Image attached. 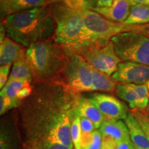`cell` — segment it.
<instances>
[{"label":"cell","mask_w":149,"mask_h":149,"mask_svg":"<svg viewBox=\"0 0 149 149\" xmlns=\"http://www.w3.org/2000/svg\"><path fill=\"white\" fill-rule=\"evenodd\" d=\"M148 6H149V0H148V4H147Z\"/></svg>","instance_id":"39"},{"label":"cell","mask_w":149,"mask_h":149,"mask_svg":"<svg viewBox=\"0 0 149 149\" xmlns=\"http://www.w3.org/2000/svg\"><path fill=\"white\" fill-rule=\"evenodd\" d=\"M115 90L118 97L127 102L130 109H138L139 97L133 84L119 83Z\"/></svg>","instance_id":"18"},{"label":"cell","mask_w":149,"mask_h":149,"mask_svg":"<svg viewBox=\"0 0 149 149\" xmlns=\"http://www.w3.org/2000/svg\"><path fill=\"white\" fill-rule=\"evenodd\" d=\"M121 61L149 66V36L137 33H124L111 39Z\"/></svg>","instance_id":"4"},{"label":"cell","mask_w":149,"mask_h":149,"mask_svg":"<svg viewBox=\"0 0 149 149\" xmlns=\"http://www.w3.org/2000/svg\"><path fill=\"white\" fill-rule=\"evenodd\" d=\"M33 73L26 59H20L13 64L12 70L7 82L15 80H31L33 77Z\"/></svg>","instance_id":"19"},{"label":"cell","mask_w":149,"mask_h":149,"mask_svg":"<svg viewBox=\"0 0 149 149\" xmlns=\"http://www.w3.org/2000/svg\"><path fill=\"white\" fill-rule=\"evenodd\" d=\"M131 3L129 0H114L110 7L96 6L92 10L114 22H124L129 15Z\"/></svg>","instance_id":"11"},{"label":"cell","mask_w":149,"mask_h":149,"mask_svg":"<svg viewBox=\"0 0 149 149\" xmlns=\"http://www.w3.org/2000/svg\"><path fill=\"white\" fill-rule=\"evenodd\" d=\"M31 80H15L7 82L1 90L0 96L17 99L21 101L30 95L32 91Z\"/></svg>","instance_id":"15"},{"label":"cell","mask_w":149,"mask_h":149,"mask_svg":"<svg viewBox=\"0 0 149 149\" xmlns=\"http://www.w3.org/2000/svg\"></svg>","instance_id":"41"},{"label":"cell","mask_w":149,"mask_h":149,"mask_svg":"<svg viewBox=\"0 0 149 149\" xmlns=\"http://www.w3.org/2000/svg\"><path fill=\"white\" fill-rule=\"evenodd\" d=\"M93 74V91L111 92L116 89L117 81L112 76L101 72L91 66Z\"/></svg>","instance_id":"17"},{"label":"cell","mask_w":149,"mask_h":149,"mask_svg":"<svg viewBox=\"0 0 149 149\" xmlns=\"http://www.w3.org/2000/svg\"><path fill=\"white\" fill-rule=\"evenodd\" d=\"M52 16L57 22L55 42L66 51L76 53L88 44V37L84 19L79 10L66 5H57Z\"/></svg>","instance_id":"2"},{"label":"cell","mask_w":149,"mask_h":149,"mask_svg":"<svg viewBox=\"0 0 149 149\" xmlns=\"http://www.w3.org/2000/svg\"><path fill=\"white\" fill-rule=\"evenodd\" d=\"M124 23L126 24H148L149 6L145 4L132 6L129 15Z\"/></svg>","instance_id":"20"},{"label":"cell","mask_w":149,"mask_h":149,"mask_svg":"<svg viewBox=\"0 0 149 149\" xmlns=\"http://www.w3.org/2000/svg\"><path fill=\"white\" fill-rule=\"evenodd\" d=\"M11 66H1L0 68V88L1 90L6 84Z\"/></svg>","instance_id":"29"},{"label":"cell","mask_w":149,"mask_h":149,"mask_svg":"<svg viewBox=\"0 0 149 149\" xmlns=\"http://www.w3.org/2000/svg\"><path fill=\"white\" fill-rule=\"evenodd\" d=\"M71 121L66 113H59L50 124L46 140L73 148L71 139Z\"/></svg>","instance_id":"9"},{"label":"cell","mask_w":149,"mask_h":149,"mask_svg":"<svg viewBox=\"0 0 149 149\" xmlns=\"http://www.w3.org/2000/svg\"><path fill=\"white\" fill-rule=\"evenodd\" d=\"M114 0H97V6L110 7Z\"/></svg>","instance_id":"31"},{"label":"cell","mask_w":149,"mask_h":149,"mask_svg":"<svg viewBox=\"0 0 149 149\" xmlns=\"http://www.w3.org/2000/svg\"><path fill=\"white\" fill-rule=\"evenodd\" d=\"M104 115L105 120H126L128 117L127 106L111 95L95 93L88 98Z\"/></svg>","instance_id":"7"},{"label":"cell","mask_w":149,"mask_h":149,"mask_svg":"<svg viewBox=\"0 0 149 149\" xmlns=\"http://www.w3.org/2000/svg\"><path fill=\"white\" fill-rule=\"evenodd\" d=\"M24 46L10 38L5 37L0 44V64L11 66L20 59L26 58Z\"/></svg>","instance_id":"10"},{"label":"cell","mask_w":149,"mask_h":149,"mask_svg":"<svg viewBox=\"0 0 149 149\" xmlns=\"http://www.w3.org/2000/svg\"><path fill=\"white\" fill-rule=\"evenodd\" d=\"M146 113H148V114H149V103H148V107H147V108L146 109Z\"/></svg>","instance_id":"35"},{"label":"cell","mask_w":149,"mask_h":149,"mask_svg":"<svg viewBox=\"0 0 149 149\" xmlns=\"http://www.w3.org/2000/svg\"><path fill=\"white\" fill-rule=\"evenodd\" d=\"M0 149H13L10 136L4 130H1L0 135Z\"/></svg>","instance_id":"27"},{"label":"cell","mask_w":149,"mask_h":149,"mask_svg":"<svg viewBox=\"0 0 149 149\" xmlns=\"http://www.w3.org/2000/svg\"><path fill=\"white\" fill-rule=\"evenodd\" d=\"M74 149H75V148H74Z\"/></svg>","instance_id":"40"},{"label":"cell","mask_w":149,"mask_h":149,"mask_svg":"<svg viewBox=\"0 0 149 149\" xmlns=\"http://www.w3.org/2000/svg\"><path fill=\"white\" fill-rule=\"evenodd\" d=\"M124 121L127 126L132 143L135 146L140 148L149 149V140L148 137L145 134L143 128L139 125V122L130 112Z\"/></svg>","instance_id":"16"},{"label":"cell","mask_w":149,"mask_h":149,"mask_svg":"<svg viewBox=\"0 0 149 149\" xmlns=\"http://www.w3.org/2000/svg\"><path fill=\"white\" fill-rule=\"evenodd\" d=\"M146 84L147 86V87H148V91H149V81Z\"/></svg>","instance_id":"37"},{"label":"cell","mask_w":149,"mask_h":149,"mask_svg":"<svg viewBox=\"0 0 149 149\" xmlns=\"http://www.w3.org/2000/svg\"><path fill=\"white\" fill-rule=\"evenodd\" d=\"M133 149H142V148H139V147H137L133 144Z\"/></svg>","instance_id":"36"},{"label":"cell","mask_w":149,"mask_h":149,"mask_svg":"<svg viewBox=\"0 0 149 149\" xmlns=\"http://www.w3.org/2000/svg\"><path fill=\"white\" fill-rule=\"evenodd\" d=\"M102 135L100 130L91 133H82L80 141V149H102Z\"/></svg>","instance_id":"21"},{"label":"cell","mask_w":149,"mask_h":149,"mask_svg":"<svg viewBox=\"0 0 149 149\" xmlns=\"http://www.w3.org/2000/svg\"><path fill=\"white\" fill-rule=\"evenodd\" d=\"M44 149H72L73 148L64 146L63 144L53 143L51 141L45 140L41 144Z\"/></svg>","instance_id":"30"},{"label":"cell","mask_w":149,"mask_h":149,"mask_svg":"<svg viewBox=\"0 0 149 149\" xmlns=\"http://www.w3.org/2000/svg\"><path fill=\"white\" fill-rule=\"evenodd\" d=\"M76 53L93 68L109 75L116 72L118 64L122 62L111 40L97 41Z\"/></svg>","instance_id":"5"},{"label":"cell","mask_w":149,"mask_h":149,"mask_svg":"<svg viewBox=\"0 0 149 149\" xmlns=\"http://www.w3.org/2000/svg\"><path fill=\"white\" fill-rule=\"evenodd\" d=\"M102 149H133L130 139L117 141L109 137H102Z\"/></svg>","instance_id":"22"},{"label":"cell","mask_w":149,"mask_h":149,"mask_svg":"<svg viewBox=\"0 0 149 149\" xmlns=\"http://www.w3.org/2000/svg\"><path fill=\"white\" fill-rule=\"evenodd\" d=\"M20 100L12 99L7 97L0 96V114H4L6 112L19 106Z\"/></svg>","instance_id":"26"},{"label":"cell","mask_w":149,"mask_h":149,"mask_svg":"<svg viewBox=\"0 0 149 149\" xmlns=\"http://www.w3.org/2000/svg\"><path fill=\"white\" fill-rule=\"evenodd\" d=\"M131 6L139 5V4H148V0H129Z\"/></svg>","instance_id":"32"},{"label":"cell","mask_w":149,"mask_h":149,"mask_svg":"<svg viewBox=\"0 0 149 149\" xmlns=\"http://www.w3.org/2000/svg\"><path fill=\"white\" fill-rule=\"evenodd\" d=\"M71 139L73 146L75 149H80V141H81L82 131H81L80 118L76 116L71 122Z\"/></svg>","instance_id":"24"},{"label":"cell","mask_w":149,"mask_h":149,"mask_svg":"<svg viewBox=\"0 0 149 149\" xmlns=\"http://www.w3.org/2000/svg\"><path fill=\"white\" fill-rule=\"evenodd\" d=\"M99 130L102 137L117 141L130 139L127 126L122 120H105Z\"/></svg>","instance_id":"12"},{"label":"cell","mask_w":149,"mask_h":149,"mask_svg":"<svg viewBox=\"0 0 149 149\" xmlns=\"http://www.w3.org/2000/svg\"><path fill=\"white\" fill-rule=\"evenodd\" d=\"M1 13L5 15L17 13L35 8H42L46 0H0Z\"/></svg>","instance_id":"13"},{"label":"cell","mask_w":149,"mask_h":149,"mask_svg":"<svg viewBox=\"0 0 149 149\" xmlns=\"http://www.w3.org/2000/svg\"><path fill=\"white\" fill-rule=\"evenodd\" d=\"M58 46L47 40L31 44L26 53V59L33 75L42 78L51 77L62 69L66 57Z\"/></svg>","instance_id":"3"},{"label":"cell","mask_w":149,"mask_h":149,"mask_svg":"<svg viewBox=\"0 0 149 149\" xmlns=\"http://www.w3.org/2000/svg\"><path fill=\"white\" fill-rule=\"evenodd\" d=\"M44 7L35 8L7 16L3 22L10 38L29 48L33 43L45 40L53 21Z\"/></svg>","instance_id":"1"},{"label":"cell","mask_w":149,"mask_h":149,"mask_svg":"<svg viewBox=\"0 0 149 149\" xmlns=\"http://www.w3.org/2000/svg\"><path fill=\"white\" fill-rule=\"evenodd\" d=\"M64 0H48V3H56L59 2V1H63Z\"/></svg>","instance_id":"34"},{"label":"cell","mask_w":149,"mask_h":149,"mask_svg":"<svg viewBox=\"0 0 149 149\" xmlns=\"http://www.w3.org/2000/svg\"><path fill=\"white\" fill-rule=\"evenodd\" d=\"M24 149H44L42 145L40 144H29L28 146H26V148Z\"/></svg>","instance_id":"33"},{"label":"cell","mask_w":149,"mask_h":149,"mask_svg":"<svg viewBox=\"0 0 149 149\" xmlns=\"http://www.w3.org/2000/svg\"><path fill=\"white\" fill-rule=\"evenodd\" d=\"M79 118L82 133H91L96 130L94 124L90 120L83 117H79Z\"/></svg>","instance_id":"28"},{"label":"cell","mask_w":149,"mask_h":149,"mask_svg":"<svg viewBox=\"0 0 149 149\" xmlns=\"http://www.w3.org/2000/svg\"><path fill=\"white\" fill-rule=\"evenodd\" d=\"M66 52V59L61 70L68 84L78 92L93 91L91 65L78 53Z\"/></svg>","instance_id":"6"},{"label":"cell","mask_w":149,"mask_h":149,"mask_svg":"<svg viewBox=\"0 0 149 149\" xmlns=\"http://www.w3.org/2000/svg\"><path fill=\"white\" fill-rule=\"evenodd\" d=\"M63 2L70 8L76 10H92L97 6V0H64Z\"/></svg>","instance_id":"23"},{"label":"cell","mask_w":149,"mask_h":149,"mask_svg":"<svg viewBox=\"0 0 149 149\" xmlns=\"http://www.w3.org/2000/svg\"><path fill=\"white\" fill-rule=\"evenodd\" d=\"M146 116L148 117V118L149 119V114H148V113H146Z\"/></svg>","instance_id":"38"},{"label":"cell","mask_w":149,"mask_h":149,"mask_svg":"<svg viewBox=\"0 0 149 149\" xmlns=\"http://www.w3.org/2000/svg\"><path fill=\"white\" fill-rule=\"evenodd\" d=\"M130 113L139 122L149 140V119L146 116V113L139 110H133Z\"/></svg>","instance_id":"25"},{"label":"cell","mask_w":149,"mask_h":149,"mask_svg":"<svg viewBox=\"0 0 149 149\" xmlns=\"http://www.w3.org/2000/svg\"><path fill=\"white\" fill-rule=\"evenodd\" d=\"M75 112L77 113L76 116L86 117L90 120L94 124L96 129L101 127L105 121L104 115L88 98L80 99L77 102Z\"/></svg>","instance_id":"14"},{"label":"cell","mask_w":149,"mask_h":149,"mask_svg":"<svg viewBox=\"0 0 149 149\" xmlns=\"http://www.w3.org/2000/svg\"><path fill=\"white\" fill-rule=\"evenodd\" d=\"M117 82L146 84L149 81V66L133 61H122L112 74Z\"/></svg>","instance_id":"8"}]
</instances>
